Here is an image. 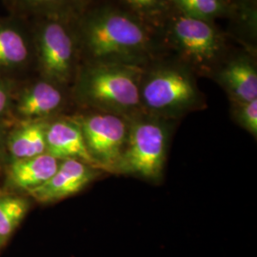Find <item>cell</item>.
I'll return each instance as SVG.
<instances>
[{
  "label": "cell",
  "mask_w": 257,
  "mask_h": 257,
  "mask_svg": "<svg viewBox=\"0 0 257 257\" xmlns=\"http://www.w3.org/2000/svg\"><path fill=\"white\" fill-rule=\"evenodd\" d=\"M233 118L244 130L257 137V99L248 102H231Z\"/></svg>",
  "instance_id": "cell-19"
},
{
  "label": "cell",
  "mask_w": 257,
  "mask_h": 257,
  "mask_svg": "<svg viewBox=\"0 0 257 257\" xmlns=\"http://www.w3.org/2000/svg\"><path fill=\"white\" fill-rule=\"evenodd\" d=\"M35 73V50L28 19L0 15V75L14 80Z\"/></svg>",
  "instance_id": "cell-9"
},
{
  "label": "cell",
  "mask_w": 257,
  "mask_h": 257,
  "mask_svg": "<svg viewBox=\"0 0 257 257\" xmlns=\"http://www.w3.org/2000/svg\"><path fill=\"white\" fill-rule=\"evenodd\" d=\"M173 9L192 19L213 23L238 9L230 0H168Z\"/></svg>",
  "instance_id": "cell-16"
},
{
  "label": "cell",
  "mask_w": 257,
  "mask_h": 257,
  "mask_svg": "<svg viewBox=\"0 0 257 257\" xmlns=\"http://www.w3.org/2000/svg\"><path fill=\"white\" fill-rule=\"evenodd\" d=\"M100 175V170L75 159L61 160L54 175L28 193L39 203H53L81 192Z\"/></svg>",
  "instance_id": "cell-10"
},
{
  "label": "cell",
  "mask_w": 257,
  "mask_h": 257,
  "mask_svg": "<svg viewBox=\"0 0 257 257\" xmlns=\"http://www.w3.org/2000/svg\"><path fill=\"white\" fill-rule=\"evenodd\" d=\"M7 14L22 19H75L94 0H1Z\"/></svg>",
  "instance_id": "cell-14"
},
{
  "label": "cell",
  "mask_w": 257,
  "mask_h": 257,
  "mask_svg": "<svg viewBox=\"0 0 257 257\" xmlns=\"http://www.w3.org/2000/svg\"><path fill=\"white\" fill-rule=\"evenodd\" d=\"M17 83V80L0 75V122H2V120L9 119Z\"/></svg>",
  "instance_id": "cell-20"
},
{
  "label": "cell",
  "mask_w": 257,
  "mask_h": 257,
  "mask_svg": "<svg viewBox=\"0 0 257 257\" xmlns=\"http://www.w3.org/2000/svg\"><path fill=\"white\" fill-rule=\"evenodd\" d=\"M128 120V138L117 174L156 181L165 166L169 119L141 111Z\"/></svg>",
  "instance_id": "cell-6"
},
{
  "label": "cell",
  "mask_w": 257,
  "mask_h": 257,
  "mask_svg": "<svg viewBox=\"0 0 257 257\" xmlns=\"http://www.w3.org/2000/svg\"><path fill=\"white\" fill-rule=\"evenodd\" d=\"M66 89L36 74L17 83L9 119L16 122L49 120L64 109Z\"/></svg>",
  "instance_id": "cell-8"
},
{
  "label": "cell",
  "mask_w": 257,
  "mask_h": 257,
  "mask_svg": "<svg viewBox=\"0 0 257 257\" xmlns=\"http://www.w3.org/2000/svg\"><path fill=\"white\" fill-rule=\"evenodd\" d=\"M4 193V192H2V191H1V190H0V194H1V193Z\"/></svg>",
  "instance_id": "cell-23"
},
{
  "label": "cell",
  "mask_w": 257,
  "mask_h": 257,
  "mask_svg": "<svg viewBox=\"0 0 257 257\" xmlns=\"http://www.w3.org/2000/svg\"><path fill=\"white\" fill-rule=\"evenodd\" d=\"M35 50V74L68 88L81 64L74 19L29 20Z\"/></svg>",
  "instance_id": "cell-5"
},
{
  "label": "cell",
  "mask_w": 257,
  "mask_h": 257,
  "mask_svg": "<svg viewBox=\"0 0 257 257\" xmlns=\"http://www.w3.org/2000/svg\"><path fill=\"white\" fill-rule=\"evenodd\" d=\"M213 74L230 102L257 99L256 64L251 55L241 53L226 57Z\"/></svg>",
  "instance_id": "cell-12"
},
{
  "label": "cell",
  "mask_w": 257,
  "mask_h": 257,
  "mask_svg": "<svg viewBox=\"0 0 257 257\" xmlns=\"http://www.w3.org/2000/svg\"><path fill=\"white\" fill-rule=\"evenodd\" d=\"M60 160L48 154L13 160L6 170L5 187L10 193H29L45 183L58 168Z\"/></svg>",
  "instance_id": "cell-13"
},
{
  "label": "cell",
  "mask_w": 257,
  "mask_h": 257,
  "mask_svg": "<svg viewBox=\"0 0 257 257\" xmlns=\"http://www.w3.org/2000/svg\"><path fill=\"white\" fill-rule=\"evenodd\" d=\"M144 67L118 63H81L72 85L77 104L131 117L142 110L140 83Z\"/></svg>",
  "instance_id": "cell-2"
},
{
  "label": "cell",
  "mask_w": 257,
  "mask_h": 257,
  "mask_svg": "<svg viewBox=\"0 0 257 257\" xmlns=\"http://www.w3.org/2000/svg\"><path fill=\"white\" fill-rule=\"evenodd\" d=\"M30 209L27 198L17 193L0 194V248L9 240Z\"/></svg>",
  "instance_id": "cell-17"
},
{
  "label": "cell",
  "mask_w": 257,
  "mask_h": 257,
  "mask_svg": "<svg viewBox=\"0 0 257 257\" xmlns=\"http://www.w3.org/2000/svg\"><path fill=\"white\" fill-rule=\"evenodd\" d=\"M230 1L234 6H236L238 9L240 7L246 9V7L248 6L249 3L253 2V0H230Z\"/></svg>",
  "instance_id": "cell-22"
},
{
  "label": "cell",
  "mask_w": 257,
  "mask_h": 257,
  "mask_svg": "<svg viewBox=\"0 0 257 257\" xmlns=\"http://www.w3.org/2000/svg\"><path fill=\"white\" fill-rule=\"evenodd\" d=\"M49 120L16 122L15 128L6 138L7 154L9 153L13 160L47 154L46 131Z\"/></svg>",
  "instance_id": "cell-15"
},
{
  "label": "cell",
  "mask_w": 257,
  "mask_h": 257,
  "mask_svg": "<svg viewBox=\"0 0 257 257\" xmlns=\"http://www.w3.org/2000/svg\"><path fill=\"white\" fill-rule=\"evenodd\" d=\"M164 46L193 73L213 74L227 57L226 38L214 23L173 11L159 28Z\"/></svg>",
  "instance_id": "cell-4"
},
{
  "label": "cell",
  "mask_w": 257,
  "mask_h": 257,
  "mask_svg": "<svg viewBox=\"0 0 257 257\" xmlns=\"http://www.w3.org/2000/svg\"><path fill=\"white\" fill-rule=\"evenodd\" d=\"M47 154L58 160L75 159L98 169L90 155L82 131L74 116H56L48 121Z\"/></svg>",
  "instance_id": "cell-11"
},
{
  "label": "cell",
  "mask_w": 257,
  "mask_h": 257,
  "mask_svg": "<svg viewBox=\"0 0 257 257\" xmlns=\"http://www.w3.org/2000/svg\"><path fill=\"white\" fill-rule=\"evenodd\" d=\"M112 2L158 30L174 11L168 0H113Z\"/></svg>",
  "instance_id": "cell-18"
},
{
  "label": "cell",
  "mask_w": 257,
  "mask_h": 257,
  "mask_svg": "<svg viewBox=\"0 0 257 257\" xmlns=\"http://www.w3.org/2000/svg\"><path fill=\"white\" fill-rule=\"evenodd\" d=\"M81 63H118L145 67L162 56L158 29L114 2L94 0L74 19Z\"/></svg>",
  "instance_id": "cell-1"
},
{
  "label": "cell",
  "mask_w": 257,
  "mask_h": 257,
  "mask_svg": "<svg viewBox=\"0 0 257 257\" xmlns=\"http://www.w3.org/2000/svg\"><path fill=\"white\" fill-rule=\"evenodd\" d=\"M140 102L144 112L165 119L176 118L204 105L193 71L177 58L162 56L143 69Z\"/></svg>",
  "instance_id": "cell-3"
},
{
  "label": "cell",
  "mask_w": 257,
  "mask_h": 257,
  "mask_svg": "<svg viewBox=\"0 0 257 257\" xmlns=\"http://www.w3.org/2000/svg\"><path fill=\"white\" fill-rule=\"evenodd\" d=\"M73 116L81 128L87 149L98 169L117 174L128 138V117L95 110Z\"/></svg>",
  "instance_id": "cell-7"
},
{
  "label": "cell",
  "mask_w": 257,
  "mask_h": 257,
  "mask_svg": "<svg viewBox=\"0 0 257 257\" xmlns=\"http://www.w3.org/2000/svg\"><path fill=\"white\" fill-rule=\"evenodd\" d=\"M6 138H7V136L5 134V131L0 125V168L2 167L4 161H5V157H6V154H7Z\"/></svg>",
  "instance_id": "cell-21"
}]
</instances>
